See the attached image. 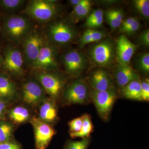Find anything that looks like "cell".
Wrapping results in <instances>:
<instances>
[{
  "mask_svg": "<svg viewBox=\"0 0 149 149\" xmlns=\"http://www.w3.org/2000/svg\"><path fill=\"white\" fill-rule=\"evenodd\" d=\"M2 17L1 37L15 45H20L25 37L36 27L34 21L23 14Z\"/></svg>",
  "mask_w": 149,
  "mask_h": 149,
  "instance_id": "obj_1",
  "label": "cell"
},
{
  "mask_svg": "<svg viewBox=\"0 0 149 149\" xmlns=\"http://www.w3.org/2000/svg\"><path fill=\"white\" fill-rule=\"evenodd\" d=\"M44 32L48 41L57 47H67L79 35L77 27L69 18H56L46 24Z\"/></svg>",
  "mask_w": 149,
  "mask_h": 149,
  "instance_id": "obj_2",
  "label": "cell"
},
{
  "mask_svg": "<svg viewBox=\"0 0 149 149\" xmlns=\"http://www.w3.org/2000/svg\"><path fill=\"white\" fill-rule=\"evenodd\" d=\"M85 56L94 68H111L116 61L115 42L108 37L91 44L87 49Z\"/></svg>",
  "mask_w": 149,
  "mask_h": 149,
  "instance_id": "obj_3",
  "label": "cell"
},
{
  "mask_svg": "<svg viewBox=\"0 0 149 149\" xmlns=\"http://www.w3.org/2000/svg\"><path fill=\"white\" fill-rule=\"evenodd\" d=\"M58 1L56 0L28 1L21 13L33 21L46 24L57 18L61 11Z\"/></svg>",
  "mask_w": 149,
  "mask_h": 149,
  "instance_id": "obj_4",
  "label": "cell"
},
{
  "mask_svg": "<svg viewBox=\"0 0 149 149\" xmlns=\"http://www.w3.org/2000/svg\"><path fill=\"white\" fill-rule=\"evenodd\" d=\"M32 76L40 83L46 94L55 101L58 100L64 91L67 80L58 70H32Z\"/></svg>",
  "mask_w": 149,
  "mask_h": 149,
  "instance_id": "obj_5",
  "label": "cell"
},
{
  "mask_svg": "<svg viewBox=\"0 0 149 149\" xmlns=\"http://www.w3.org/2000/svg\"><path fill=\"white\" fill-rule=\"evenodd\" d=\"M1 51L3 63L1 70L10 76L19 77L23 76L26 67L21 49L8 43L1 47Z\"/></svg>",
  "mask_w": 149,
  "mask_h": 149,
  "instance_id": "obj_6",
  "label": "cell"
},
{
  "mask_svg": "<svg viewBox=\"0 0 149 149\" xmlns=\"http://www.w3.org/2000/svg\"><path fill=\"white\" fill-rule=\"evenodd\" d=\"M46 39L44 31L36 27L22 40L20 45L25 67L31 68Z\"/></svg>",
  "mask_w": 149,
  "mask_h": 149,
  "instance_id": "obj_7",
  "label": "cell"
},
{
  "mask_svg": "<svg viewBox=\"0 0 149 149\" xmlns=\"http://www.w3.org/2000/svg\"><path fill=\"white\" fill-rule=\"evenodd\" d=\"M63 102L65 105H87L91 102L90 88L86 80L77 77L65 88L62 95Z\"/></svg>",
  "mask_w": 149,
  "mask_h": 149,
  "instance_id": "obj_8",
  "label": "cell"
},
{
  "mask_svg": "<svg viewBox=\"0 0 149 149\" xmlns=\"http://www.w3.org/2000/svg\"><path fill=\"white\" fill-rule=\"evenodd\" d=\"M60 63L58 48L46 39L37 59L30 68L32 70H58Z\"/></svg>",
  "mask_w": 149,
  "mask_h": 149,
  "instance_id": "obj_9",
  "label": "cell"
},
{
  "mask_svg": "<svg viewBox=\"0 0 149 149\" xmlns=\"http://www.w3.org/2000/svg\"><path fill=\"white\" fill-rule=\"evenodd\" d=\"M60 62L65 71L70 77L77 78L88 67V61L85 55L75 49H69L60 56Z\"/></svg>",
  "mask_w": 149,
  "mask_h": 149,
  "instance_id": "obj_10",
  "label": "cell"
},
{
  "mask_svg": "<svg viewBox=\"0 0 149 149\" xmlns=\"http://www.w3.org/2000/svg\"><path fill=\"white\" fill-rule=\"evenodd\" d=\"M91 101L93 102L100 117L107 121L110 116L113 105L117 98L115 87L105 91H97L90 88Z\"/></svg>",
  "mask_w": 149,
  "mask_h": 149,
  "instance_id": "obj_11",
  "label": "cell"
},
{
  "mask_svg": "<svg viewBox=\"0 0 149 149\" xmlns=\"http://www.w3.org/2000/svg\"><path fill=\"white\" fill-rule=\"evenodd\" d=\"M43 87L35 77L25 80L21 87V97L25 104L32 107L39 106L47 98Z\"/></svg>",
  "mask_w": 149,
  "mask_h": 149,
  "instance_id": "obj_12",
  "label": "cell"
},
{
  "mask_svg": "<svg viewBox=\"0 0 149 149\" xmlns=\"http://www.w3.org/2000/svg\"><path fill=\"white\" fill-rule=\"evenodd\" d=\"M30 123L35 133V147L37 149H46L55 135L54 130L50 124L34 117Z\"/></svg>",
  "mask_w": 149,
  "mask_h": 149,
  "instance_id": "obj_13",
  "label": "cell"
},
{
  "mask_svg": "<svg viewBox=\"0 0 149 149\" xmlns=\"http://www.w3.org/2000/svg\"><path fill=\"white\" fill-rule=\"evenodd\" d=\"M89 88L97 91H105L114 87L113 77L106 69L96 68L85 79Z\"/></svg>",
  "mask_w": 149,
  "mask_h": 149,
  "instance_id": "obj_14",
  "label": "cell"
},
{
  "mask_svg": "<svg viewBox=\"0 0 149 149\" xmlns=\"http://www.w3.org/2000/svg\"><path fill=\"white\" fill-rule=\"evenodd\" d=\"M115 45L118 64L122 65H130L131 59L137 50V46L130 42L124 34L117 37Z\"/></svg>",
  "mask_w": 149,
  "mask_h": 149,
  "instance_id": "obj_15",
  "label": "cell"
},
{
  "mask_svg": "<svg viewBox=\"0 0 149 149\" xmlns=\"http://www.w3.org/2000/svg\"><path fill=\"white\" fill-rule=\"evenodd\" d=\"M17 92V86L11 76L0 70V99L8 105L16 98Z\"/></svg>",
  "mask_w": 149,
  "mask_h": 149,
  "instance_id": "obj_16",
  "label": "cell"
},
{
  "mask_svg": "<svg viewBox=\"0 0 149 149\" xmlns=\"http://www.w3.org/2000/svg\"><path fill=\"white\" fill-rule=\"evenodd\" d=\"M113 77L120 89L131 81L141 79L139 72L130 65H122L117 64L113 70Z\"/></svg>",
  "mask_w": 149,
  "mask_h": 149,
  "instance_id": "obj_17",
  "label": "cell"
},
{
  "mask_svg": "<svg viewBox=\"0 0 149 149\" xmlns=\"http://www.w3.org/2000/svg\"><path fill=\"white\" fill-rule=\"evenodd\" d=\"M55 102L52 99H47L39 106V118L50 124L57 118V109Z\"/></svg>",
  "mask_w": 149,
  "mask_h": 149,
  "instance_id": "obj_18",
  "label": "cell"
},
{
  "mask_svg": "<svg viewBox=\"0 0 149 149\" xmlns=\"http://www.w3.org/2000/svg\"><path fill=\"white\" fill-rule=\"evenodd\" d=\"M108 33L104 30L87 29L79 37L77 42L80 49L89 44L97 42L108 37Z\"/></svg>",
  "mask_w": 149,
  "mask_h": 149,
  "instance_id": "obj_19",
  "label": "cell"
},
{
  "mask_svg": "<svg viewBox=\"0 0 149 149\" xmlns=\"http://www.w3.org/2000/svg\"><path fill=\"white\" fill-rule=\"evenodd\" d=\"M27 2L25 0H0V15L9 16L21 13Z\"/></svg>",
  "mask_w": 149,
  "mask_h": 149,
  "instance_id": "obj_20",
  "label": "cell"
},
{
  "mask_svg": "<svg viewBox=\"0 0 149 149\" xmlns=\"http://www.w3.org/2000/svg\"><path fill=\"white\" fill-rule=\"evenodd\" d=\"M92 5L91 1L82 0L79 4L73 8L68 18L75 24L80 20L87 18L92 11Z\"/></svg>",
  "mask_w": 149,
  "mask_h": 149,
  "instance_id": "obj_21",
  "label": "cell"
},
{
  "mask_svg": "<svg viewBox=\"0 0 149 149\" xmlns=\"http://www.w3.org/2000/svg\"><path fill=\"white\" fill-rule=\"evenodd\" d=\"M120 93L125 98L133 100L142 101L141 80H133L120 89Z\"/></svg>",
  "mask_w": 149,
  "mask_h": 149,
  "instance_id": "obj_22",
  "label": "cell"
},
{
  "mask_svg": "<svg viewBox=\"0 0 149 149\" xmlns=\"http://www.w3.org/2000/svg\"><path fill=\"white\" fill-rule=\"evenodd\" d=\"M8 116L13 122L22 123L26 122L29 119L30 113L29 110L24 107L17 106L13 108L9 111Z\"/></svg>",
  "mask_w": 149,
  "mask_h": 149,
  "instance_id": "obj_23",
  "label": "cell"
},
{
  "mask_svg": "<svg viewBox=\"0 0 149 149\" xmlns=\"http://www.w3.org/2000/svg\"><path fill=\"white\" fill-rule=\"evenodd\" d=\"M83 116V123L81 130L77 133H70V136L72 139L81 138L85 139L91 137V133L93 130V125L91 116L87 113Z\"/></svg>",
  "mask_w": 149,
  "mask_h": 149,
  "instance_id": "obj_24",
  "label": "cell"
},
{
  "mask_svg": "<svg viewBox=\"0 0 149 149\" xmlns=\"http://www.w3.org/2000/svg\"><path fill=\"white\" fill-rule=\"evenodd\" d=\"M135 70L143 74H148L149 72V52L141 53L136 56L134 62Z\"/></svg>",
  "mask_w": 149,
  "mask_h": 149,
  "instance_id": "obj_25",
  "label": "cell"
},
{
  "mask_svg": "<svg viewBox=\"0 0 149 149\" xmlns=\"http://www.w3.org/2000/svg\"><path fill=\"white\" fill-rule=\"evenodd\" d=\"M13 132V125L5 119L0 120V142L6 143L11 141Z\"/></svg>",
  "mask_w": 149,
  "mask_h": 149,
  "instance_id": "obj_26",
  "label": "cell"
},
{
  "mask_svg": "<svg viewBox=\"0 0 149 149\" xmlns=\"http://www.w3.org/2000/svg\"><path fill=\"white\" fill-rule=\"evenodd\" d=\"M133 8L139 15L145 19L149 18V0H134L132 1Z\"/></svg>",
  "mask_w": 149,
  "mask_h": 149,
  "instance_id": "obj_27",
  "label": "cell"
},
{
  "mask_svg": "<svg viewBox=\"0 0 149 149\" xmlns=\"http://www.w3.org/2000/svg\"><path fill=\"white\" fill-rule=\"evenodd\" d=\"M91 140V137H90L79 141L68 140L65 143L63 149H88Z\"/></svg>",
  "mask_w": 149,
  "mask_h": 149,
  "instance_id": "obj_28",
  "label": "cell"
},
{
  "mask_svg": "<svg viewBox=\"0 0 149 149\" xmlns=\"http://www.w3.org/2000/svg\"><path fill=\"white\" fill-rule=\"evenodd\" d=\"M104 17L105 18L107 23L113 30L119 28L120 24L116 19L111 12L110 10H108L104 12Z\"/></svg>",
  "mask_w": 149,
  "mask_h": 149,
  "instance_id": "obj_29",
  "label": "cell"
},
{
  "mask_svg": "<svg viewBox=\"0 0 149 149\" xmlns=\"http://www.w3.org/2000/svg\"><path fill=\"white\" fill-rule=\"evenodd\" d=\"M83 116L70 120L68 123L70 133L79 132L83 125Z\"/></svg>",
  "mask_w": 149,
  "mask_h": 149,
  "instance_id": "obj_30",
  "label": "cell"
},
{
  "mask_svg": "<svg viewBox=\"0 0 149 149\" xmlns=\"http://www.w3.org/2000/svg\"><path fill=\"white\" fill-rule=\"evenodd\" d=\"M141 95L142 101H149V79L145 78L141 80Z\"/></svg>",
  "mask_w": 149,
  "mask_h": 149,
  "instance_id": "obj_31",
  "label": "cell"
},
{
  "mask_svg": "<svg viewBox=\"0 0 149 149\" xmlns=\"http://www.w3.org/2000/svg\"><path fill=\"white\" fill-rule=\"evenodd\" d=\"M137 42L140 45L149 48V29H148L142 31L139 35Z\"/></svg>",
  "mask_w": 149,
  "mask_h": 149,
  "instance_id": "obj_32",
  "label": "cell"
},
{
  "mask_svg": "<svg viewBox=\"0 0 149 149\" xmlns=\"http://www.w3.org/2000/svg\"><path fill=\"white\" fill-rule=\"evenodd\" d=\"M140 21L138 18H136L133 23L125 30L123 34L129 35H134L140 29Z\"/></svg>",
  "mask_w": 149,
  "mask_h": 149,
  "instance_id": "obj_33",
  "label": "cell"
},
{
  "mask_svg": "<svg viewBox=\"0 0 149 149\" xmlns=\"http://www.w3.org/2000/svg\"><path fill=\"white\" fill-rule=\"evenodd\" d=\"M104 12L102 10L99 9L94 10L92 11L91 13L86 18L85 23H89L93 20H95L100 17L104 16Z\"/></svg>",
  "mask_w": 149,
  "mask_h": 149,
  "instance_id": "obj_34",
  "label": "cell"
},
{
  "mask_svg": "<svg viewBox=\"0 0 149 149\" xmlns=\"http://www.w3.org/2000/svg\"><path fill=\"white\" fill-rule=\"evenodd\" d=\"M136 18L137 17H129L123 19V21L121 22L120 27L118 28L119 32L123 34L125 30L133 23Z\"/></svg>",
  "mask_w": 149,
  "mask_h": 149,
  "instance_id": "obj_35",
  "label": "cell"
},
{
  "mask_svg": "<svg viewBox=\"0 0 149 149\" xmlns=\"http://www.w3.org/2000/svg\"><path fill=\"white\" fill-rule=\"evenodd\" d=\"M110 10L114 17L121 24V22L124 19V11L120 8L110 9Z\"/></svg>",
  "mask_w": 149,
  "mask_h": 149,
  "instance_id": "obj_36",
  "label": "cell"
},
{
  "mask_svg": "<svg viewBox=\"0 0 149 149\" xmlns=\"http://www.w3.org/2000/svg\"><path fill=\"white\" fill-rule=\"evenodd\" d=\"M0 149H22L19 144L11 141L2 143L0 145Z\"/></svg>",
  "mask_w": 149,
  "mask_h": 149,
  "instance_id": "obj_37",
  "label": "cell"
},
{
  "mask_svg": "<svg viewBox=\"0 0 149 149\" xmlns=\"http://www.w3.org/2000/svg\"><path fill=\"white\" fill-rule=\"evenodd\" d=\"M8 104L0 99V120L5 119L7 113Z\"/></svg>",
  "mask_w": 149,
  "mask_h": 149,
  "instance_id": "obj_38",
  "label": "cell"
},
{
  "mask_svg": "<svg viewBox=\"0 0 149 149\" xmlns=\"http://www.w3.org/2000/svg\"><path fill=\"white\" fill-rule=\"evenodd\" d=\"M82 0H69L68 1L69 5L72 7L73 8L76 7L80 3Z\"/></svg>",
  "mask_w": 149,
  "mask_h": 149,
  "instance_id": "obj_39",
  "label": "cell"
},
{
  "mask_svg": "<svg viewBox=\"0 0 149 149\" xmlns=\"http://www.w3.org/2000/svg\"><path fill=\"white\" fill-rule=\"evenodd\" d=\"M3 63V58L2 54L1 47L0 46V70H1Z\"/></svg>",
  "mask_w": 149,
  "mask_h": 149,
  "instance_id": "obj_40",
  "label": "cell"
},
{
  "mask_svg": "<svg viewBox=\"0 0 149 149\" xmlns=\"http://www.w3.org/2000/svg\"><path fill=\"white\" fill-rule=\"evenodd\" d=\"M2 22V17L0 15V29L1 27Z\"/></svg>",
  "mask_w": 149,
  "mask_h": 149,
  "instance_id": "obj_41",
  "label": "cell"
},
{
  "mask_svg": "<svg viewBox=\"0 0 149 149\" xmlns=\"http://www.w3.org/2000/svg\"><path fill=\"white\" fill-rule=\"evenodd\" d=\"M1 142H0V145H1Z\"/></svg>",
  "mask_w": 149,
  "mask_h": 149,
  "instance_id": "obj_42",
  "label": "cell"
}]
</instances>
